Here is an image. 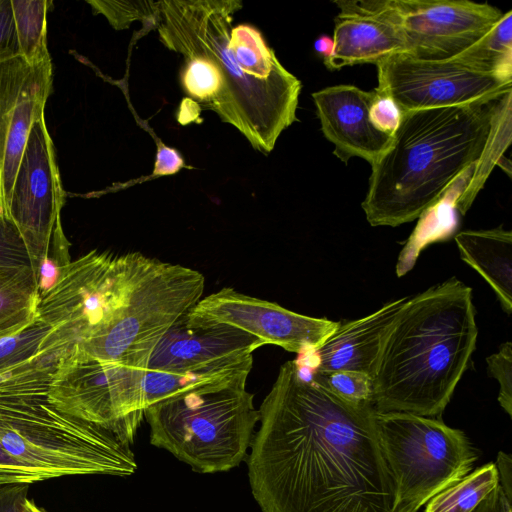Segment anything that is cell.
<instances>
[{
	"label": "cell",
	"instance_id": "cell-27",
	"mask_svg": "<svg viewBox=\"0 0 512 512\" xmlns=\"http://www.w3.org/2000/svg\"><path fill=\"white\" fill-rule=\"evenodd\" d=\"M50 331L49 326L37 320L21 332L0 338V371L35 357Z\"/></svg>",
	"mask_w": 512,
	"mask_h": 512
},
{
	"label": "cell",
	"instance_id": "cell-20",
	"mask_svg": "<svg viewBox=\"0 0 512 512\" xmlns=\"http://www.w3.org/2000/svg\"><path fill=\"white\" fill-rule=\"evenodd\" d=\"M464 262L491 286L503 310L512 311V233L502 226L465 230L455 235Z\"/></svg>",
	"mask_w": 512,
	"mask_h": 512
},
{
	"label": "cell",
	"instance_id": "cell-13",
	"mask_svg": "<svg viewBox=\"0 0 512 512\" xmlns=\"http://www.w3.org/2000/svg\"><path fill=\"white\" fill-rule=\"evenodd\" d=\"M379 94L401 113L490 102L512 90V80L477 71L455 59L424 60L396 53L375 63Z\"/></svg>",
	"mask_w": 512,
	"mask_h": 512
},
{
	"label": "cell",
	"instance_id": "cell-7",
	"mask_svg": "<svg viewBox=\"0 0 512 512\" xmlns=\"http://www.w3.org/2000/svg\"><path fill=\"white\" fill-rule=\"evenodd\" d=\"M204 288L199 271L150 257L122 309L74 348L100 362L146 371L160 339L197 304Z\"/></svg>",
	"mask_w": 512,
	"mask_h": 512
},
{
	"label": "cell",
	"instance_id": "cell-25",
	"mask_svg": "<svg viewBox=\"0 0 512 512\" xmlns=\"http://www.w3.org/2000/svg\"><path fill=\"white\" fill-rule=\"evenodd\" d=\"M51 1L11 0L18 53L31 66L50 58L47 13Z\"/></svg>",
	"mask_w": 512,
	"mask_h": 512
},
{
	"label": "cell",
	"instance_id": "cell-38",
	"mask_svg": "<svg viewBox=\"0 0 512 512\" xmlns=\"http://www.w3.org/2000/svg\"><path fill=\"white\" fill-rule=\"evenodd\" d=\"M315 51L323 57V61H327L333 51V39L328 36H320L314 42Z\"/></svg>",
	"mask_w": 512,
	"mask_h": 512
},
{
	"label": "cell",
	"instance_id": "cell-11",
	"mask_svg": "<svg viewBox=\"0 0 512 512\" xmlns=\"http://www.w3.org/2000/svg\"><path fill=\"white\" fill-rule=\"evenodd\" d=\"M145 370L100 362L74 347L59 356L48 389L61 412L134 441L142 419Z\"/></svg>",
	"mask_w": 512,
	"mask_h": 512
},
{
	"label": "cell",
	"instance_id": "cell-30",
	"mask_svg": "<svg viewBox=\"0 0 512 512\" xmlns=\"http://www.w3.org/2000/svg\"><path fill=\"white\" fill-rule=\"evenodd\" d=\"M0 266L31 267L30 257L19 230L9 218L2 214H0Z\"/></svg>",
	"mask_w": 512,
	"mask_h": 512
},
{
	"label": "cell",
	"instance_id": "cell-4",
	"mask_svg": "<svg viewBox=\"0 0 512 512\" xmlns=\"http://www.w3.org/2000/svg\"><path fill=\"white\" fill-rule=\"evenodd\" d=\"M477 336L472 290L460 280L453 277L409 297L380 355L375 410L441 415L470 363Z\"/></svg>",
	"mask_w": 512,
	"mask_h": 512
},
{
	"label": "cell",
	"instance_id": "cell-28",
	"mask_svg": "<svg viewBox=\"0 0 512 512\" xmlns=\"http://www.w3.org/2000/svg\"><path fill=\"white\" fill-rule=\"evenodd\" d=\"M304 375L345 401L358 404L372 403L373 378L365 373L334 371Z\"/></svg>",
	"mask_w": 512,
	"mask_h": 512
},
{
	"label": "cell",
	"instance_id": "cell-15",
	"mask_svg": "<svg viewBox=\"0 0 512 512\" xmlns=\"http://www.w3.org/2000/svg\"><path fill=\"white\" fill-rule=\"evenodd\" d=\"M185 319L192 327L237 330L262 345H277L298 355L322 345L340 323L302 315L228 287L201 298Z\"/></svg>",
	"mask_w": 512,
	"mask_h": 512
},
{
	"label": "cell",
	"instance_id": "cell-34",
	"mask_svg": "<svg viewBox=\"0 0 512 512\" xmlns=\"http://www.w3.org/2000/svg\"><path fill=\"white\" fill-rule=\"evenodd\" d=\"M30 485L28 483L0 484V512H22Z\"/></svg>",
	"mask_w": 512,
	"mask_h": 512
},
{
	"label": "cell",
	"instance_id": "cell-6",
	"mask_svg": "<svg viewBox=\"0 0 512 512\" xmlns=\"http://www.w3.org/2000/svg\"><path fill=\"white\" fill-rule=\"evenodd\" d=\"M247 379L191 390L148 406L150 443L195 472L238 467L248 456L259 411Z\"/></svg>",
	"mask_w": 512,
	"mask_h": 512
},
{
	"label": "cell",
	"instance_id": "cell-18",
	"mask_svg": "<svg viewBox=\"0 0 512 512\" xmlns=\"http://www.w3.org/2000/svg\"><path fill=\"white\" fill-rule=\"evenodd\" d=\"M333 51L324 62L329 70L356 64H375L396 53H407L400 30L377 16L341 15L335 18Z\"/></svg>",
	"mask_w": 512,
	"mask_h": 512
},
{
	"label": "cell",
	"instance_id": "cell-29",
	"mask_svg": "<svg viewBox=\"0 0 512 512\" xmlns=\"http://www.w3.org/2000/svg\"><path fill=\"white\" fill-rule=\"evenodd\" d=\"M488 374L500 385L498 402L512 416V344L503 343L498 352L486 358Z\"/></svg>",
	"mask_w": 512,
	"mask_h": 512
},
{
	"label": "cell",
	"instance_id": "cell-19",
	"mask_svg": "<svg viewBox=\"0 0 512 512\" xmlns=\"http://www.w3.org/2000/svg\"><path fill=\"white\" fill-rule=\"evenodd\" d=\"M52 90L51 58L33 65L32 74L15 106L6 137L0 174V214L9 218L14 179L37 114L44 110Z\"/></svg>",
	"mask_w": 512,
	"mask_h": 512
},
{
	"label": "cell",
	"instance_id": "cell-37",
	"mask_svg": "<svg viewBox=\"0 0 512 512\" xmlns=\"http://www.w3.org/2000/svg\"><path fill=\"white\" fill-rule=\"evenodd\" d=\"M498 474L499 481H501L500 486L502 487L505 494L511 499L512 497V459L509 454H506L502 451L498 453L497 461L495 463Z\"/></svg>",
	"mask_w": 512,
	"mask_h": 512
},
{
	"label": "cell",
	"instance_id": "cell-17",
	"mask_svg": "<svg viewBox=\"0 0 512 512\" xmlns=\"http://www.w3.org/2000/svg\"><path fill=\"white\" fill-rule=\"evenodd\" d=\"M376 96L375 89L365 91L343 84L312 94L322 133L344 163L360 157L372 166L391 142L392 135L380 131L370 118Z\"/></svg>",
	"mask_w": 512,
	"mask_h": 512
},
{
	"label": "cell",
	"instance_id": "cell-22",
	"mask_svg": "<svg viewBox=\"0 0 512 512\" xmlns=\"http://www.w3.org/2000/svg\"><path fill=\"white\" fill-rule=\"evenodd\" d=\"M477 71L512 80V11L481 39L453 58Z\"/></svg>",
	"mask_w": 512,
	"mask_h": 512
},
{
	"label": "cell",
	"instance_id": "cell-21",
	"mask_svg": "<svg viewBox=\"0 0 512 512\" xmlns=\"http://www.w3.org/2000/svg\"><path fill=\"white\" fill-rule=\"evenodd\" d=\"M40 295L31 267L0 266V338L37 321Z\"/></svg>",
	"mask_w": 512,
	"mask_h": 512
},
{
	"label": "cell",
	"instance_id": "cell-3",
	"mask_svg": "<svg viewBox=\"0 0 512 512\" xmlns=\"http://www.w3.org/2000/svg\"><path fill=\"white\" fill-rule=\"evenodd\" d=\"M59 351L0 371V484L74 475L128 476L130 445L116 432L55 408L48 389Z\"/></svg>",
	"mask_w": 512,
	"mask_h": 512
},
{
	"label": "cell",
	"instance_id": "cell-1",
	"mask_svg": "<svg viewBox=\"0 0 512 512\" xmlns=\"http://www.w3.org/2000/svg\"><path fill=\"white\" fill-rule=\"evenodd\" d=\"M247 456L262 512H395L372 403H351L285 362Z\"/></svg>",
	"mask_w": 512,
	"mask_h": 512
},
{
	"label": "cell",
	"instance_id": "cell-33",
	"mask_svg": "<svg viewBox=\"0 0 512 512\" xmlns=\"http://www.w3.org/2000/svg\"><path fill=\"white\" fill-rule=\"evenodd\" d=\"M19 55L11 0H0V60Z\"/></svg>",
	"mask_w": 512,
	"mask_h": 512
},
{
	"label": "cell",
	"instance_id": "cell-26",
	"mask_svg": "<svg viewBox=\"0 0 512 512\" xmlns=\"http://www.w3.org/2000/svg\"><path fill=\"white\" fill-rule=\"evenodd\" d=\"M499 484L495 463H486L432 497L425 512H472Z\"/></svg>",
	"mask_w": 512,
	"mask_h": 512
},
{
	"label": "cell",
	"instance_id": "cell-35",
	"mask_svg": "<svg viewBox=\"0 0 512 512\" xmlns=\"http://www.w3.org/2000/svg\"><path fill=\"white\" fill-rule=\"evenodd\" d=\"M183 165V159L175 149L158 145L153 175H171L179 171Z\"/></svg>",
	"mask_w": 512,
	"mask_h": 512
},
{
	"label": "cell",
	"instance_id": "cell-14",
	"mask_svg": "<svg viewBox=\"0 0 512 512\" xmlns=\"http://www.w3.org/2000/svg\"><path fill=\"white\" fill-rule=\"evenodd\" d=\"M64 200L55 147L41 110L31 126L9 202V219L25 243L36 280Z\"/></svg>",
	"mask_w": 512,
	"mask_h": 512
},
{
	"label": "cell",
	"instance_id": "cell-5",
	"mask_svg": "<svg viewBox=\"0 0 512 512\" xmlns=\"http://www.w3.org/2000/svg\"><path fill=\"white\" fill-rule=\"evenodd\" d=\"M500 98L402 113L388 148L371 166L361 204L369 224L396 227L419 218L474 168Z\"/></svg>",
	"mask_w": 512,
	"mask_h": 512
},
{
	"label": "cell",
	"instance_id": "cell-2",
	"mask_svg": "<svg viewBox=\"0 0 512 512\" xmlns=\"http://www.w3.org/2000/svg\"><path fill=\"white\" fill-rule=\"evenodd\" d=\"M238 0L148 1L147 17L166 48L182 55L180 82L198 106L237 128L267 155L297 121L301 82L261 32L232 26Z\"/></svg>",
	"mask_w": 512,
	"mask_h": 512
},
{
	"label": "cell",
	"instance_id": "cell-31",
	"mask_svg": "<svg viewBox=\"0 0 512 512\" xmlns=\"http://www.w3.org/2000/svg\"><path fill=\"white\" fill-rule=\"evenodd\" d=\"M96 13L103 14L116 29H123L136 19L146 18L148 2L87 1Z\"/></svg>",
	"mask_w": 512,
	"mask_h": 512
},
{
	"label": "cell",
	"instance_id": "cell-24",
	"mask_svg": "<svg viewBox=\"0 0 512 512\" xmlns=\"http://www.w3.org/2000/svg\"><path fill=\"white\" fill-rule=\"evenodd\" d=\"M458 197L446 200V194L419 218L418 226L399 254L396 273L398 277L410 271L420 252L430 243L449 238L455 231L456 218L454 210Z\"/></svg>",
	"mask_w": 512,
	"mask_h": 512
},
{
	"label": "cell",
	"instance_id": "cell-32",
	"mask_svg": "<svg viewBox=\"0 0 512 512\" xmlns=\"http://www.w3.org/2000/svg\"><path fill=\"white\" fill-rule=\"evenodd\" d=\"M401 114L390 98L377 92L370 109V118L380 131L392 135L399 125Z\"/></svg>",
	"mask_w": 512,
	"mask_h": 512
},
{
	"label": "cell",
	"instance_id": "cell-10",
	"mask_svg": "<svg viewBox=\"0 0 512 512\" xmlns=\"http://www.w3.org/2000/svg\"><path fill=\"white\" fill-rule=\"evenodd\" d=\"M186 316V315H185ZM179 319L154 348L143 378L144 410L198 388L247 379L262 343L229 328H197Z\"/></svg>",
	"mask_w": 512,
	"mask_h": 512
},
{
	"label": "cell",
	"instance_id": "cell-39",
	"mask_svg": "<svg viewBox=\"0 0 512 512\" xmlns=\"http://www.w3.org/2000/svg\"><path fill=\"white\" fill-rule=\"evenodd\" d=\"M22 512H47L42 507L38 506L34 500L27 498L23 504Z\"/></svg>",
	"mask_w": 512,
	"mask_h": 512
},
{
	"label": "cell",
	"instance_id": "cell-12",
	"mask_svg": "<svg viewBox=\"0 0 512 512\" xmlns=\"http://www.w3.org/2000/svg\"><path fill=\"white\" fill-rule=\"evenodd\" d=\"M346 14L377 16L402 33L407 53L424 60H450L487 34L504 13L468 0L343 1Z\"/></svg>",
	"mask_w": 512,
	"mask_h": 512
},
{
	"label": "cell",
	"instance_id": "cell-9",
	"mask_svg": "<svg viewBox=\"0 0 512 512\" xmlns=\"http://www.w3.org/2000/svg\"><path fill=\"white\" fill-rule=\"evenodd\" d=\"M376 424L394 484L395 512H417L469 474L477 459L463 431L434 417L377 412Z\"/></svg>",
	"mask_w": 512,
	"mask_h": 512
},
{
	"label": "cell",
	"instance_id": "cell-16",
	"mask_svg": "<svg viewBox=\"0 0 512 512\" xmlns=\"http://www.w3.org/2000/svg\"><path fill=\"white\" fill-rule=\"evenodd\" d=\"M409 297L385 303L375 312L337 329L322 345L294 359L304 374L357 371L374 376L386 339Z\"/></svg>",
	"mask_w": 512,
	"mask_h": 512
},
{
	"label": "cell",
	"instance_id": "cell-8",
	"mask_svg": "<svg viewBox=\"0 0 512 512\" xmlns=\"http://www.w3.org/2000/svg\"><path fill=\"white\" fill-rule=\"evenodd\" d=\"M150 257L92 250L65 265L40 295L37 320L51 328L41 348L70 349L105 326L128 301Z\"/></svg>",
	"mask_w": 512,
	"mask_h": 512
},
{
	"label": "cell",
	"instance_id": "cell-36",
	"mask_svg": "<svg viewBox=\"0 0 512 512\" xmlns=\"http://www.w3.org/2000/svg\"><path fill=\"white\" fill-rule=\"evenodd\" d=\"M472 512H512L511 499L499 484Z\"/></svg>",
	"mask_w": 512,
	"mask_h": 512
},
{
	"label": "cell",
	"instance_id": "cell-23",
	"mask_svg": "<svg viewBox=\"0 0 512 512\" xmlns=\"http://www.w3.org/2000/svg\"><path fill=\"white\" fill-rule=\"evenodd\" d=\"M511 97L512 90L499 99L487 144L474 167L471 179L457 200V210L463 215L511 142Z\"/></svg>",
	"mask_w": 512,
	"mask_h": 512
}]
</instances>
